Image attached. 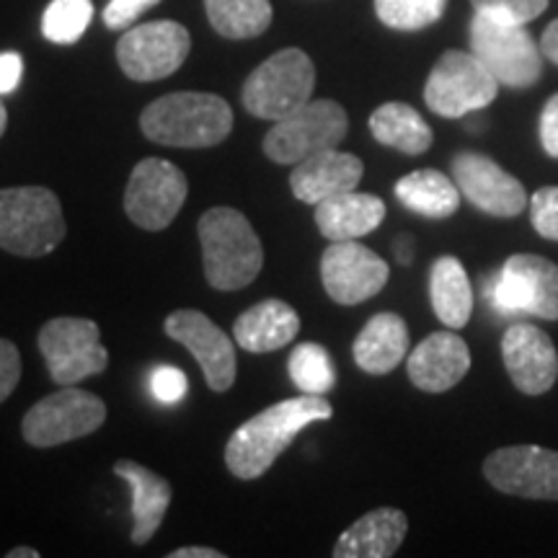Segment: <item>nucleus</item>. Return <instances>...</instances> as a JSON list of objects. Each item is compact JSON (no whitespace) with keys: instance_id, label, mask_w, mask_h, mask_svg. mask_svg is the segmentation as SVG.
Returning a JSON list of instances; mask_svg holds the SVG:
<instances>
[{"instance_id":"nucleus-1","label":"nucleus","mask_w":558,"mask_h":558,"mask_svg":"<svg viewBox=\"0 0 558 558\" xmlns=\"http://www.w3.org/2000/svg\"><path fill=\"white\" fill-rule=\"evenodd\" d=\"M333 416L326 396L300 393L298 399L271 403L233 432L226 445V465L235 478H262L275 460L290 448L292 439L313 422Z\"/></svg>"},{"instance_id":"nucleus-2","label":"nucleus","mask_w":558,"mask_h":558,"mask_svg":"<svg viewBox=\"0 0 558 558\" xmlns=\"http://www.w3.org/2000/svg\"><path fill=\"white\" fill-rule=\"evenodd\" d=\"M140 130L166 148H213L233 130V109L205 90H179L156 99L140 114Z\"/></svg>"},{"instance_id":"nucleus-3","label":"nucleus","mask_w":558,"mask_h":558,"mask_svg":"<svg viewBox=\"0 0 558 558\" xmlns=\"http://www.w3.org/2000/svg\"><path fill=\"white\" fill-rule=\"evenodd\" d=\"M205 277L215 290L235 292L248 288L264 267L262 239L248 218L233 207H213L199 218Z\"/></svg>"},{"instance_id":"nucleus-4","label":"nucleus","mask_w":558,"mask_h":558,"mask_svg":"<svg viewBox=\"0 0 558 558\" xmlns=\"http://www.w3.org/2000/svg\"><path fill=\"white\" fill-rule=\"evenodd\" d=\"M58 194L45 186L0 190V248L24 259L52 254L65 239Z\"/></svg>"},{"instance_id":"nucleus-5","label":"nucleus","mask_w":558,"mask_h":558,"mask_svg":"<svg viewBox=\"0 0 558 558\" xmlns=\"http://www.w3.org/2000/svg\"><path fill=\"white\" fill-rule=\"evenodd\" d=\"M316 65L298 47H288L264 60L243 83V107L259 120L279 122L311 101Z\"/></svg>"},{"instance_id":"nucleus-6","label":"nucleus","mask_w":558,"mask_h":558,"mask_svg":"<svg viewBox=\"0 0 558 558\" xmlns=\"http://www.w3.org/2000/svg\"><path fill=\"white\" fill-rule=\"evenodd\" d=\"M471 52L484 62L501 86L530 88L543 75V52L522 24H509L486 13L471 21Z\"/></svg>"},{"instance_id":"nucleus-7","label":"nucleus","mask_w":558,"mask_h":558,"mask_svg":"<svg viewBox=\"0 0 558 558\" xmlns=\"http://www.w3.org/2000/svg\"><path fill=\"white\" fill-rule=\"evenodd\" d=\"M347 130L349 117L341 104L311 99L290 117L275 122V128L264 137V153L279 166H295L316 153L339 148Z\"/></svg>"},{"instance_id":"nucleus-8","label":"nucleus","mask_w":558,"mask_h":558,"mask_svg":"<svg viewBox=\"0 0 558 558\" xmlns=\"http://www.w3.org/2000/svg\"><path fill=\"white\" fill-rule=\"evenodd\" d=\"M107 422V407L99 396L78 386H62V390L34 403L26 411L21 432L32 448H58L90 435Z\"/></svg>"},{"instance_id":"nucleus-9","label":"nucleus","mask_w":558,"mask_h":558,"mask_svg":"<svg viewBox=\"0 0 558 558\" xmlns=\"http://www.w3.org/2000/svg\"><path fill=\"white\" fill-rule=\"evenodd\" d=\"M499 81L488 73V68L473 52L450 50L432 68L424 101L439 117L460 120L471 111L486 109L497 99Z\"/></svg>"},{"instance_id":"nucleus-10","label":"nucleus","mask_w":558,"mask_h":558,"mask_svg":"<svg viewBox=\"0 0 558 558\" xmlns=\"http://www.w3.org/2000/svg\"><path fill=\"white\" fill-rule=\"evenodd\" d=\"M37 344L52 380L60 386H75L109 367V352L101 344V331L90 318L62 316L47 320Z\"/></svg>"},{"instance_id":"nucleus-11","label":"nucleus","mask_w":558,"mask_h":558,"mask_svg":"<svg viewBox=\"0 0 558 558\" xmlns=\"http://www.w3.org/2000/svg\"><path fill=\"white\" fill-rule=\"evenodd\" d=\"M186 177L163 158H145L132 169L124 190V213L143 230H166L186 202Z\"/></svg>"},{"instance_id":"nucleus-12","label":"nucleus","mask_w":558,"mask_h":558,"mask_svg":"<svg viewBox=\"0 0 558 558\" xmlns=\"http://www.w3.org/2000/svg\"><path fill=\"white\" fill-rule=\"evenodd\" d=\"M192 37L177 21H150L124 32L117 45L122 73L132 81L150 83L169 78L190 58Z\"/></svg>"},{"instance_id":"nucleus-13","label":"nucleus","mask_w":558,"mask_h":558,"mask_svg":"<svg viewBox=\"0 0 558 558\" xmlns=\"http://www.w3.org/2000/svg\"><path fill=\"white\" fill-rule=\"evenodd\" d=\"M484 476L501 494L558 501V452L538 445H512L484 460Z\"/></svg>"},{"instance_id":"nucleus-14","label":"nucleus","mask_w":558,"mask_h":558,"mask_svg":"<svg viewBox=\"0 0 558 558\" xmlns=\"http://www.w3.org/2000/svg\"><path fill=\"white\" fill-rule=\"evenodd\" d=\"M388 264L357 241H331L320 256L324 290L339 305H360L375 298L388 282Z\"/></svg>"},{"instance_id":"nucleus-15","label":"nucleus","mask_w":558,"mask_h":558,"mask_svg":"<svg viewBox=\"0 0 558 558\" xmlns=\"http://www.w3.org/2000/svg\"><path fill=\"white\" fill-rule=\"evenodd\" d=\"M163 329L173 341L190 349L192 357L199 362L202 373H205L207 386L215 393L230 390L235 383V369H239L235 339L230 341L228 333L199 311H173L166 318Z\"/></svg>"},{"instance_id":"nucleus-16","label":"nucleus","mask_w":558,"mask_h":558,"mask_svg":"<svg viewBox=\"0 0 558 558\" xmlns=\"http://www.w3.org/2000/svg\"><path fill=\"white\" fill-rule=\"evenodd\" d=\"M452 179L473 207L494 218H518L527 207L525 186L481 153H460L452 158Z\"/></svg>"},{"instance_id":"nucleus-17","label":"nucleus","mask_w":558,"mask_h":558,"mask_svg":"<svg viewBox=\"0 0 558 558\" xmlns=\"http://www.w3.org/2000/svg\"><path fill=\"white\" fill-rule=\"evenodd\" d=\"M501 357L520 393L541 396L554 388L558 378V352L548 333L538 326H509L501 339Z\"/></svg>"},{"instance_id":"nucleus-18","label":"nucleus","mask_w":558,"mask_h":558,"mask_svg":"<svg viewBox=\"0 0 558 558\" xmlns=\"http://www.w3.org/2000/svg\"><path fill=\"white\" fill-rule=\"evenodd\" d=\"M409 378L418 390L427 393H445L456 388L471 369L469 344L452 331L429 333L418 341V347L409 354L407 362Z\"/></svg>"},{"instance_id":"nucleus-19","label":"nucleus","mask_w":558,"mask_h":558,"mask_svg":"<svg viewBox=\"0 0 558 558\" xmlns=\"http://www.w3.org/2000/svg\"><path fill=\"white\" fill-rule=\"evenodd\" d=\"M362 173L365 166L357 156L339 148L324 150L295 163L290 173V190L300 202L316 207L318 202L357 190Z\"/></svg>"},{"instance_id":"nucleus-20","label":"nucleus","mask_w":558,"mask_h":558,"mask_svg":"<svg viewBox=\"0 0 558 558\" xmlns=\"http://www.w3.org/2000/svg\"><path fill=\"white\" fill-rule=\"evenodd\" d=\"M409 533V518L396 507H380L341 533L333 558H390Z\"/></svg>"},{"instance_id":"nucleus-21","label":"nucleus","mask_w":558,"mask_h":558,"mask_svg":"<svg viewBox=\"0 0 558 558\" xmlns=\"http://www.w3.org/2000/svg\"><path fill=\"white\" fill-rule=\"evenodd\" d=\"M114 473L128 481L132 492V518H135V527H132L130 538L135 546H145L158 533L160 522L166 518L173 488L163 476H158V473H153L150 469H145V465L128 458L117 460Z\"/></svg>"},{"instance_id":"nucleus-22","label":"nucleus","mask_w":558,"mask_h":558,"mask_svg":"<svg viewBox=\"0 0 558 558\" xmlns=\"http://www.w3.org/2000/svg\"><path fill=\"white\" fill-rule=\"evenodd\" d=\"M300 331V316L284 300H262L233 324L235 344L246 352L267 354L288 347Z\"/></svg>"},{"instance_id":"nucleus-23","label":"nucleus","mask_w":558,"mask_h":558,"mask_svg":"<svg viewBox=\"0 0 558 558\" xmlns=\"http://www.w3.org/2000/svg\"><path fill=\"white\" fill-rule=\"evenodd\" d=\"M386 218V202L375 194L347 192L316 205V226L329 241H354L373 233Z\"/></svg>"},{"instance_id":"nucleus-24","label":"nucleus","mask_w":558,"mask_h":558,"mask_svg":"<svg viewBox=\"0 0 558 558\" xmlns=\"http://www.w3.org/2000/svg\"><path fill=\"white\" fill-rule=\"evenodd\" d=\"M354 362L369 375H388L407 360L409 329L396 313H378L354 339Z\"/></svg>"},{"instance_id":"nucleus-25","label":"nucleus","mask_w":558,"mask_h":558,"mask_svg":"<svg viewBox=\"0 0 558 558\" xmlns=\"http://www.w3.org/2000/svg\"><path fill=\"white\" fill-rule=\"evenodd\" d=\"M429 298L435 316L448 329H463L473 313L471 279L456 256H439L429 271Z\"/></svg>"},{"instance_id":"nucleus-26","label":"nucleus","mask_w":558,"mask_h":558,"mask_svg":"<svg viewBox=\"0 0 558 558\" xmlns=\"http://www.w3.org/2000/svg\"><path fill=\"white\" fill-rule=\"evenodd\" d=\"M369 132L380 145L403 153V156H422L432 148V128L424 122L414 107L401 101L383 104L369 114Z\"/></svg>"},{"instance_id":"nucleus-27","label":"nucleus","mask_w":558,"mask_h":558,"mask_svg":"<svg viewBox=\"0 0 558 558\" xmlns=\"http://www.w3.org/2000/svg\"><path fill=\"white\" fill-rule=\"evenodd\" d=\"M396 197L411 213L424 215V218L432 220H442L458 213L463 194H460L456 179L445 177L437 169H422L407 173L396 184Z\"/></svg>"},{"instance_id":"nucleus-28","label":"nucleus","mask_w":558,"mask_h":558,"mask_svg":"<svg viewBox=\"0 0 558 558\" xmlns=\"http://www.w3.org/2000/svg\"><path fill=\"white\" fill-rule=\"evenodd\" d=\"M505 269L518 277L525 298V313L558 320V264L546 256L514 254L505 262Z\"/></svg>"},{"instance_id":"nucleus-29","label":"nucleus","mask_w":558,"mask_h":558,"mask_svg":"<svg viewBox=\"0 0 558 558\" xmlns=\"http://www.w3.org/2000/svg\"><path fill=\"white\" fill-rule=\"evenodd\" d=\"M213 29L228 39H254L269 29V0H205Z\"/></svg>"},{"instance_id":"nucleus-30","label":"nucleus","mask_w":558,"mask_h":558,"mask_svg":"<svg viewBox=\"0 0 558 558\" xmlns=\"http://www.w3.org/2000/svg\"><path fill=\"white\" fill-rule=\"evenodd\" d=\"M288 369L300 393L326 396L337 386V369L329 352L320 344H300L292 349Z\"/></svg>"},{"instance_id":"nucleus-31","label":"nucleus","mask_w":558,"mask_h":558,"mask_svg":"<svg viewBox=\"0 0 558 558\" xmlns=\"http://www.w3.org/2000/svg\"><path fill=\"white\" fill-rule=\"evenodd\" d=\"M94 19L90 0H52L41 16V34L54 45H75Z\"/></svg>"},{"instance_id":"nucleus-32","label":"nucleus","mask_w":558,"mask_h":558,"mask_svg":"<svg viewBox=\"0 0 558 558\" xmlns=\"http://www.w3.org/2000/svg\"><path fill=\"white\" fill-rule=\"evenodd\" d=\"M448 0H375V13L396 32H418L442 19Z\"/></svg>"},{"instance_id":"nucleus-33","label":"nucleus","mask_w":558,"mask_h":558,"mask_svg":"<svg viewBox=\"0 0 558 558\" xmlns=\"http://www.w3.org/2000/svg\"><path fill=\"white\" fill-rule=\"evenodd\" d=\"M476 13H486L509 24H522L535 21L548 9V0H471Z\"/></svg>"},{"instance_id":"nucleus-34","label":"nucleus","mask_w":558,"mask_h":558,"mask_svg":"<svg viewBox=\"0 0 558 558\" xmlns=\"http://www.w3.org/2000/svg\"><path fill=\"white\" fill-rule=\"evenodd\" d=\"M533 228L543 239L558 241V186H543L530 197Z\"/></svg>"},{"instance_id":"nucleus-35","label":"nucleus","mask_w":558,"mask_h":558,"mask_svg":"<svg viewBox=\"0 0 558 558\" xmlns=\"http://www.w3.org/2000/svg\"><path fill=\"white\" fill-rule=\"evenodd\" d=\"M158 3L160 0H109V5L104 9V24H107V29L114 32L128 29L145 11H150Z\"/></svg>"},{"instance_id":"nucleus-36","label":"nucleus","mask_w":558,"mask_h":558,"mask_svg":"<svg viewBox=\"0 0 558 558\" xmlns=\"http://www.w3.org/2000/svg\"><path fill=\"white\" fill-rule=\"evenodd\" d=\"M150 390L160 403H179L186 393V375L171 365L158 367L150 378Z\"/></svg>"},{"instance_id":"nucleus-37","label":"nucleus","mask_w":558,"mask_h":558,"mask_svg":"<svg viewBox=\"0 0 558 558\" xmlns=\"http://www.w3.org/2000/svg\"><path fill=\"white\" fill-rule=\"evenodd\" d=\"M21 378V354L13 341L0 339V403L16 390Z\"/></svg>"},{"instance_id":"nucleus-38","label":"nucleus","mask_w":558,"mask_h":558,"mask_svg":"<svg viewBox=\"0 0 558 558\" xmlns=\"http://www.w3.org/2000/svg\"><path fill=\"white\" fill-rule=\"evenodd\" d=\"M541 145L550 158H558V94L550 96L541 114Z\"/></svg>"},{"instance_id":"nucleus-39","label":"nucleus","mask_w":558,"mask_h":558,"mask_svg":"<svg viewBox=\"0 0 558 558\" xmlns=\"http://www.w3.org/2000/svg\"><path fill=\"white\" fill-rule=\"evenodd\" d=\"M21 73H24V60L19 52H0V94L16 90Z\"/></svg>"},{"instance_id":"nucleus-40","label":"nucleus","mask_w":558,"mask_h":558,"mask_svg":"<svg viewBox=\"0 0 558 558\" xmlns=\"http://www.w3.org/2000/svg\"><path fill=\"white\" fill-rule=\"evenodd\" d=\"M541 52L546 54L550 62H556L558 65V19L554 21V24H548V29L543 32Z\"/></svg>"},{"instance_id":"nucleus-41","label":"nucleus","mask_w":558,"mask_h":558,"mask_svg":"<svg viewBox=\"0 0 558 558\" xmlns=\"http://www.w3.org/2000/svg\"><path fill=\"white\" fill-rule=\"evenodd\" d=\"M169 558H226V554L218 548H207V546H184L171 550Z\"/></svg>"},{"instance_id":"nucleus-42","label":"nucleus","mask_w":558,"mask_h":558,"mask_svg":"<svg viewBox=\"0 0 558 558\" xmlns=\"http://www.w3.org/2000/svg\"><path fill=\"white\" fill-rule=\"evenodd\" d=\"M411 254H414V246H411L409 235H401V241L396 243V256H399L401 264L411 262Z\"/></svg>"},{"instance_id":"nucleus-43","label":"nucleus","mask_w":558,"mask_h":558,"mask_svg":"<svg viewBox=\"0 0 558 558\" xmlns=\"http://www.w3.org/2000/svg\"><path fill=\"white\" fill-rule=\"evenodd\" d=\"M9 558H39V550L37 548H29V546H19V548H11Z\"/></svg>"},{"instance_id":"nucleus-44","label":"nucleus","mask_w":558,"mask_h":558,"mask_svg":"<svg viewBox=\"0 0 558 558\" xmlns=\"http://www.w3.org/2000/svg\"><path fill=\"white\" fill-rule=\"evenodd\" d=\"M5 128H9V111H5V104L0 101V137H3Z\"/></svg>"}]
</instances>
